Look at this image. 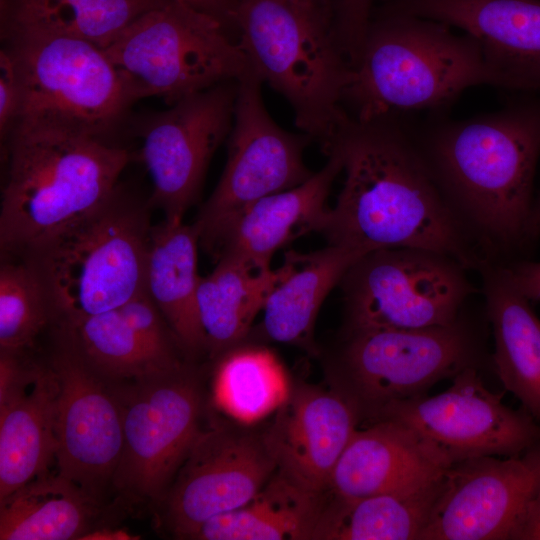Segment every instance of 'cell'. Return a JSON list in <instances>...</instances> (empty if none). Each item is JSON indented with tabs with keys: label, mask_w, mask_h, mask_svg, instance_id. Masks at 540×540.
<instances>
[{
	"label": "cell",
	"mask_w": 540,
	"mask_h": 540,
	"mask_svg": "<svg viewBox=\"0 0 540 540\" xmlns=\"http://www.w3.org/2000/svg\"><path fill=\"white\" fill-rule=\"evenodd\" d=\"M360 416L356 403L337 388L291 389L264 431L277 471L301 488L326 493Z\"/></svg>",
	"instance_id": "ac0fdd59"
},
{
	"label": "cell",
	"mask_w": 540,
	"mask_h": 540,
	"mask_svg": "<svg viewBox=\"0 0 540 540\" xmlns=\"http://www.w3.org/2000/svg\"><path fill=\"white\" fill-rule=\"evenodd\" d=\"M366 253L331 244L308 253L287 251L284 274L267 297L262 321L250 335L317 353L314 327L319 310L349 268Z\"/></svg>",
	"instance_id": "603a6c76"
},
{
	"label": "cell",
	"mask_w": 540,
	"mask_h": 540,
	"mask_svg": "<svg viewBox=\"0 0 540 540\" xmlns=\"http://www.w3.org/2000/svg\"><path fill=\"white\" fill-rule=\"evenodd\" d=\"M516 289L529 301H540V262H525L505 268Z\"/></svg>",
	"instance_id": "e575fe53"
},
{
	"label": "cell",
	"mask_w": 540,
	"mask_h": 540,
	"mask_svg": "<svg viewBox=\"0 0 540 540\" xmlns=\"http://www.w3.org/2000/svg\"><path fill=\"white\" fill-rule=\"evenodd\" d=\"M113 384L121 407L122 451L112 483L130 497L158 500L202 431L197 378L184 365Z\"/></svg>",
	"instance_id": "30bf717a"
},
{
	"label": "cell",
	"mask_w": 540,
	"mask_h": 540,
	"mask_svg": "<svg viewBox=\"0 0 540 540\" xmlns=\"http://www.w3.org/2000/svg\"><path fill=\"white\" fill-rule=\"evenodd\" d=\"M327 501L277 470L246 504L204 522L190 536L197 540H308Z\"/></svg>",
	"instance_id": "f1b7e54d"
},
{
	"label": "cell",
	"mask_w": 540,
	"mask_h": 540,
	"mask_svg": "<svg viewBox=\"0 0 540 540\" xmlns=\"http://www.w3.org/2000/svg\"><path fill=\"white\" fill-rule=\"evenodd\" d=\"M445 472L399 490L363 498L341 499L327 492L314 539H419L443 488Z\"/></svg>",
	"instance_id": "484cf974"
},
{
	"label": "cell",
	"mask_w": 540,
	"mask_h": 540,
	"mask_svg": "<svg viewBox=\"0 0 540 540\" xmlns=\"http://www.w3.org/2000/svg\"><path fill=\"white\" fill-rule=\"evenodd\" d=\"M82 539L123 540V539H133V537L125 531L103 528L100 530L89 531L87 534H85L82 537Z\"/></svg>",
	"instance_id": "74e56055"
},
{
	"label": "cell",
	"mask_w": 540,
	"mask_h": 540,
	"mask_svg": "<svg viewBox=\"0 0 540 540\" xmlns=\"http://www.w3.org/2000/svg\"><path fill=\"white\" fill-rule=\"evenodd\" d=\"M194 223L163 219L153 225L144 289L188 355L205 351L197 309L198 245Z\"/></svg>",
	"instance_id": "cb8c5ba5"
},
{
	"label": "cell",
	"mask_w": 540,
	"mask_h": 540,
	"mask_svg": "<svg viewBox=\"0 0 540 540\" xmlns=\"http://www.w3.org/2000/svg\"><path fill=\"white\" fill-rule=\"evenodd\" d=\"M483 270L496 372L505 389L540 422V320L505 268Z\"/></svg>",
	"instance_id": "d4e9b609"
},
{
	"label": "cell",
	"mask_w": 540,
	"mask_h": 540,
	"mask_svg": "<svg viewBox=\"0 0 540 540\" xmlns=\"http://www.w3.org/2000/svg\"><path fill=\"white\" fill-rule=\"evenodd\" d=\"M150 208L119 184L95 210L20 257L39 274L54 321L116 309L144 289Z\"/></svg>",
	"instance_id": "5b68a950"
},
{
	"label": "cell",
	"mask_w": 540,
	"mask_h": 540,
	"mask_svg": "<svg viewBox=\"0 0 540 540\" xmlns=\"http://www.w3.org/2000/svg\"><path fill=\"white\" fill-rule=\"evenodd\" d=\"M513 539L540 540V486L528 504Z\"/></svg>",
	"instance_id": "d590c367"
},
{
	"label": "cell",
	"mask_w": 540,
	"mask_h": 540,
	"mask_svg": "<svg viewBox=\"0 0 540 540\" xmlns=\"http://www.w3.org/2000/svg\"><path fill=\"white\" fill-rule=\"evenodd\" d=\"M212 12L220 17H230L233 14L236 0H177Z\"/></svg>",
	"instance_id": "8d00e7d4"
},
{
	"label": "cell",
	"mask_w": 540,
	"mask_h": 540,
	"mask_svg": "<svg viewBox=\"0 0 540 540\" xmlns=\"http://www.w3.org/2000/svg\"><path fill=\"white\" fill-rule=\"evenodd\" d=\"M277 470L264 432L237 426L201 431L167 492V521L180 538L251 500Z\"/></svg>",
	"instance_id": "e0dca14e"
},
{
	"label": "cell",
	"mask_w": 540,
	"mask_h": 540,
	"mask_svg": "<svg viewBox=\"0 0 540 540\" xmlns=\"http://www.w3.org/2000/svg\"><path fill=\"white\" fill-rule=\"evenodd\" d=\"M19 85L13 60L5 48L0 50V139L6 142L19 113Z\"/></svg>",
	"instance_id": "836d02e7"
},
{
	"label": "cell",
	"mask_w": 540,
	"mask_h": 540,
	"mask_svg": "<svg viewBox=\"0 0 540 540\" xmlns=\"http://www.w3.org/2000/svg\"><path fill=\"white\" fill-rule=\"evenodd\" d=\"M50 365L58 381V472L99 502L122 451V415L113 381L95 371L58 334Z\"/></svg>",
	"instance_id": "9a60e30c"
},
{
	"label": "cell",
	"mask_w": 540,
	"mask_h": 540,
	"mask_svg": "<svg viewBox=\"0 0 540 540\" xmlns=\"http://www.w3.org/2000/svg\"><path fill=\"white\" fill-rule=\"evenodd\" d=\"M262 85L254 71L238 80L225 168L193 222L203 247L238 212L303 183L314 173L303 158L311 139L286 131L273 120L262 98Z\"/></svg>",
	"instance_id": "4fadbf2b"
},
{
	"label": "cell",
	"mask_w": 540,
	"mask_h": 540,
	"mask_svg": "<svg viewBox=\"0 0 540 540\" xmlns=\"http://www.w3.org/2000/svg\"><path fill=\"white\" fill-rule=\"evenodd\" d=\"M471 344L457 322L421 329L349 328L332 366L336 388L361 414L423 394L469 366Z\"/></svg>",
	"instance_id": "8fae6325"
},
{
	"label": "cell",
	"mask_w": 540,
	"mask_h": 540,
	"mask_svg": "<svg viewBox=\"0 0 540 540\" xmlns=\"http://www.w3.org/2000/svg\"><path fill=\"white\" fill-rule=\"evenodd\" d=\"M237 91L238 80L222 82L131 123L152 183L149 204L164 219L183 220L198 199L208 165L230 134Z\"/></svg>",
	"instance_id": "7c38bea8"
},
{
	"label": "cell",
	"mask_w": 540,
	"mask_h": 540,
	"mask_svg": "<svg viewBox=\"0 0 540 540\" xmlns=\"http://www.w3.org/2000/svg\"><path fill=\"white\" fill-rule=\"evenodd\" d=\"M401 11L474 38L511 88H540V0H404Z\"/></svg>",
	"instance_id": "44dd1931"
},
{
	"label": "cell",
	"mask_w": 540,
	"mask_h": 540,
	"mask_svg": "<svg viewBox=\"0 0 540 540\" xmlns=\"http://www.w3.org/2000/svg\"><path fill=\"white\" fill-rule=\"evenodd\" d=\"M452 385L435 396L423 394L387 404L373 417L399 421L435 443L454 463L479 456H517L540 444V422L515 410L466 366Z\"/></svg>",
	"instance_id": "5bb4252c"
},
{
	"label": "cell",
	"mask_w": 540,
	"mask_h": 540,
	"mask_svg": "<svg viewBox=\"0 0 540 540\" xmlns=\"http://www.w3.org/2000/svg\"><path fill=\"white\" fill-rule=\"evenodd\" d=\"M448 27L403 11L370 23L343 97L349 116L396 118L440 107L472 86L511 88L474 38Z\"/></svg>",
	"instance_id": "277c9868"
},
{
	"label": "cell",
	"mask_w": 540,
	"mask_h": 540,
	"mask_svg": "<svg viewBox=\"0 0 540 540\" xmlns=\"http://www.w3.org/2000/svg\"><path fill=\"white\" fill-rule=\"evenodd\" d=\"M57 324L58 334L95 371L114 382L145 379L184 366L177 350L148 341L118 308Z\"/></svg>",
	"instance_id": "4dcf8cb0"
},
{
	"label": "cell",
	"mask_w": 540,
	"mask_h": 540,
	"mask_svg": "<svg viewBox=\"0 0 540 540\" xmlns=\"http://www.w3.org/2000/svg\"><path fill=\"white\" fill-rule=\"evenodd\" d=\"M216 360L215 403L239 422L251 423L276 411L290 391L283 366L264 346L244 342Z\"/></svg>",
	"instance_id": "1f68e13d"
},
{
	"label": "cell",
	"mask_w": 540,
	"mask_h": 540,
	"mask_svg": "<svg viewBox=\"0 0 540 540\" xmlns=\"http://www.w3.org/2000/svg\"><path fill=\"white\" fill-rule=\"evenodd\" d=\"M8 162L0 208V247L20 258L105 202L132 154L76 131L16 125L4 144Z\"/></svg>",
	"instance_id": "7a4b0ae2"
},
{
	"label": "cell",
	"mask_w": 540,
	"mask_h": 540,
	"mask_svg": "<svg viewBox=\"0 0 540 540\" xmlns=\"http://www.w3.org/2000/svg\"><path fill=\"white\" fill-rule=\"evenodd\" d=\"M463 265L419 248L360 257L340 282L349 328L421 329L453 324L474 289Z\"/></svg>",
	"instance_id": "9c48e42d"
},
{
	"label": "cell",
	"mask_w": 540,
	"mask_h": 540,
	"mask_svg": "<svg viewBox=\"0 0 540 540\" xmlns=\"http://www.w3.org/2000/svg\"><path fill=\"white\" fill-rule=\"evenodd\" d=\"M540 152V103L446 121L423 156L441 191L482 233L501 244L529 237Z\"/></svg>",
	"instance_id": "3957f363"
},
{
	"label": "cell",
	"mask_w": 540,
	"mask_h": 540,
	"mask_svg": "<svg viewBox=\"0 0 540 540\" xmlns=\"http://www.w3.org/2000/svg\"><path fill=\"white\" fill-rule=\"evenodd\" d=\"M165 1L1 0V37H70L104 50L134 20Z\"/></svg>",
	"instance_id": "4316f807"
},
{
	"label": "cell",
	"mask_w": 540,
	"mask_h": 540,
	"mask_svg": "<svg viewBox=\"0 0 540 540\" xmlns=\"http://www.w3.org/2000/svg\"><path fill=\"white\" fill-rule=\"evenodd\" d=\"M538 233H540V199L537 206L532 209L529 224V237L535 236Z\"/></svg>",
	"instance_id": "f35d334b"
},
{
	"label": "cell",
	"mask_w": 540,
	"mask_h": 540,
	"mask_svg": "<svg viewBox=\"0 0 540 540\" xmlns=\"http://www.w3.org/2000/svg\"><path fill=\"white\" fill-rule=\"evenodd\" d=\"M50 321H54L52 306L34 267L20 258L2 262L0 351L22 353Z\"/></svg>",
	"instance_id": "d6a6232c"
},
{
	"label": "cell",
	"mask_w": 540,
	"mask_h": 540,
	"mask_svg": "<svg viewBox=\"0 0 540 540\" xmlns=\"http://www.w3.org/2000/svg\"><path fill=\"white\" fill-rule=\"evenodd\" d=\"M539 486L540 444L505 459L454 462L419 539H513Z\"/></svg>",
	"instance_id": "2e32d148"
},
{
	"label": "cell",
	"mask_w": 540,
	"mask_h": 540,
	"mask_svg": "<svg viewBox=\"0 0 540 540\" xmlns=\"http://www.w3.org/2000/svg\"><path fill=\"white\" fill-rule=\"evenodd\" d=\"M99 502L47 470L0 500L1 540L82 539Z\"/></svg>",
	"instance_id": "f546056e"
},
{
	"label": "cell",
	"mask_w": 540,
	"mask_h": 540,
	"mask_svg": "<svg viewBox=\"0 0 540 540\" xmlns=\"http://www.w3.org/2000/svg\"><path fill=\"white\" fill-rule=\"evenodd\" d=\"M103 51L133 103L156 96L172 105L253 71L222 17L177 0L141 15Z\"/></svg>",
	"instance_id": "52a82bcc"
},
{
	"label": "cell",
	"mask_w": 540,
	"mask_h": 540,
	"mask_svg": "<svg viewBox=\"0 0 540 540\" xmlns=\"http://www.w3.org/2000/svg\"><path fill=\"white\" fill-rule=\"evenodd\" d=\"M330 149L341 155L345 178L320 231L328 244L419 248L473 264L453 207L396 118L349 116L323 150Z\"/></svg>",
	"instance_id": "6da1fadb"
},
{
	"label": "cell",
	"mask_w": 540,
	"mask_h": 540,
	"mask_svg": "<svg viewBox=\"0 0 540 540\" xmlns=\"http://www.w3.org/2000/svg\"><path fill=\"white\" fill-rule=\"evenodd\" d=\"M453 462L432 441L392 419L356 430L332 473L328 494L357 499L444 473Z\"/></svg>",
	"instance_id": "7402d4cb"
},
{
	"label": "cell",
	"mask_w": 540,
	"mask_h": 540,
	"mask_svg": "<svg viewBox=\"0 0 540 540\" xmlns=\"http://www.w3.org/2000/svg\"><path fill=\"white\" fill-rule=\"evenodd\" d=\"M21 354L0 351V500L49 470L56 456V374Z\"/></svg>",
	"instance_id": "d6986e66"
},
{
	"label": "cell",
	"mask_w": 540,
	"mask_h": 540,
	"mask_svg": "<svg viewBox=\"0 0 540 540\" xmlns=\"http://www.w3.org/2000/svg\"><path fill=\"white\" fill-rule=\"evenodd\" d=\"M2 47L19 85L15 126L58 127L113 142L127 123L133 102L103 49L43 35L5 38Z\"/></svg>",
	"instance_id": "ba28073f"
},
{
	"label": "cell",
	"mask_w": 540,
	"mask_h": 540,
	"mask_svg": "<svg viewBox=\"0 0 540 540\" xmlns=\"http://www.w3.org/2000/svg\"><path fill=\"white\" fill-rule=\"evenodd\" d=\"M327 162L303 183L266 196L229 219L204 246L216 260L230 258L253 269L267 270L275 253L295 239L321 231L330 207L332 184L342 172L335 149Z\"/></svg>",
	"instance_id": "ffe728a7"
},
{
	"label": "cell",
	"mask_w": 540,
	"mask_h": 540,
	"mask_svg": "<svg viewBox=\"0 0 540 540\" xmlns=\"http://www.w3.org/2000/svg\"><path fill=\"white\" fill-rule=\"evenodd\" d=\"M284 271L283 264L276 269L257 270L234 259L220 258L210 274L200 277L197 309L205 352L211 359L248 339L254 319Z\"/></svg>",
	"instance_id": "83f0119b"
},
{
	"label": "cell",
	"mask_w": 540,
	"mask_h": 540,
	"mask_svg": "<svg viewBox=\"0 0 540 540\" xmlns=\"http://www.w3.org/2000/svg\"><path fill=\"white\" fill-rule=\"evenodd\" d=\"M232 20L252 70L290 104L296 126L325 148L349 114L350 64L305 0H236Z\"/></svg>",
	"instance_id": "8992f818"
}]
</instances>
